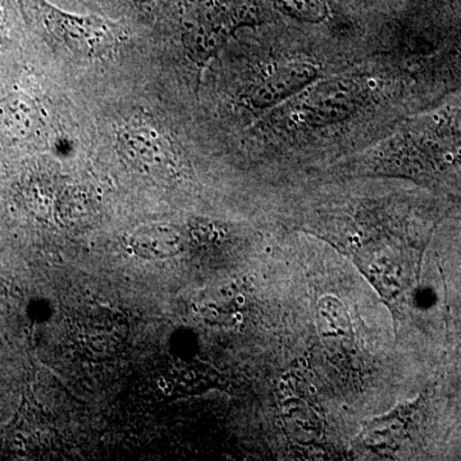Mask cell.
Masks as SVG:
<instances>
[{
  "label": "cell",
  "mask_w": 461,
  "mask_h": 461,
  "mask_svg": "<svg viewBox=\"0 0 461 461\" xmlns=\"http://www.w3.org/2000/svg\"><path fill=\"white\" fill-rule=\"evenodd\" d=\"M27 29L83 57H103L126 38L121 23L98 14H69L48 0H20Z\"/></svg>",
  "instance_id": "1"
},
{
  "label": "cell",
  "mask_w": 461,
  "mask_h": 461,
  "mask_svg": "<svg viewBox=\"0 0 461 461\" xmlns=\"http://www.w3.org/2000/svg\"><path fill=\"white\" fill-rule=\"evenodd\" d=\"M280 390L282 391V393H285V391L287 390V384H285V382H281V384H280Z\"/></svg>",
  "instance_id": "12"
},
{
  "label": "cell",
  "mask_w": 461,
  "mask_h": 461,
  "mask_svg": "<svg viewBox=\"0 0 461 461\" xmlns=\"http://www.w3.org/2000/svg\"><path fill=\"white\" fill-rule=\"evenodd\" d=\"M81 5H84L85 7L91 9L94 12L102 11V7H100L98 0H78Z\"/></svg>",
  "instance_id": "10"
},
{
  "label": "cell",
  "mask_w": 461,
  "mask_h": 461,
  "mask_svg": "<svg viewBox=\"0 0 461 461\" xmlns=\"http://www.w3.org/2000/svg\"><path fill=\"white\" fill-rule=\"evenodd\" d=\"M132 250L145 259H162L177 254L182 248V236L175 227L151 224L133 233Z\"/></svg>",
  "instance_id": "5"
},
{
  "label": "cell",
  "mask_w": 461,
  "mask_h": 461,
  "mask_svg": "<svg viewBox=\"0 0 461 461\" xmlns=\"http://www.w3.org/2000/svg\"><path fill=\"white\" fill-rule=\"evenodd\" d=\"M20 21H23L20 0H0V58L5 57Z\"/></svg>",
  "instance_id": "8"
},
{
  "label": "cell",
  "mask_w": 461,
  "mask_h": 461,
  "mask_svg": "<svg viewBox=\"0 0 461 461\" xmlns=\"http://www.w3.org/2000/svg\"><path fill=\"white\" fill-rule=\"evenodd\" d=\"M238 303H239V304H240V305L244 304V303H245V299H244V297H242V296H239V297H238Z\"/></svg>",
  "instance_id": "14"
},
{
  "label": "cell",
  "mask_w": 461,
  "mask_h": 461,
  "mask_svg": "<svg viewBox=\"0 0 461 461\" xmlns=\"http://www.w3.org/2000/svg\"><path fill=\"white\" fill-rule=\"evenodd\" d=\"M273 3L284 14L304 23H318L329 16L326 0H273Z\"/></svg>",
  "instance_id": "7"
},
{
  "label": "cell",
  "mask_w": 461,
  "mask_h": 461,
  "mask_svg": "<svg viewBox=\"0 0 461 461\" xmlns=\"http://www.w3.org/2000/svg\"><path fill=\"white\" fill-rule=\"evenodd\" d=\"M127 332L123 314L105 305L84 306L71 320L72 339L91 357H111L123 344Z\"/></svg>",
  "instance_id": "3"
},
{
  "label": "cell",
  "mask_w": 461,
  "mask_h": 461,
  "mask_svg": "<svg viewBox=\"0 0 461 461\" xmlns=\"http://www.w3.org/2000/svg\"><path fill=\"white\" fill-rule=\"evenodd\" d=\"M299 363L302 364V366H304V368L308 366V360H306L305 357H300Z\"/></svg>",
  "instance_id": "11"
},
{
  "label": "cell",
  "mask_w": 461,
  "mask_h": 461,
  "mask_svg": "<svg viewBox=\"0 0 461 461\" xmlns=\"http://www.w3.org/2000/svg\"><path fill=\"white\" fill-rule=\"evenodd\" d=\"M181 9L182 41L199 67L208 65L239 27L254 23L247 0H182Z\"/></svg>",
  "instance_id": "2"
},
{
  "label": "cell",
  "mask_w": 461,
  "mask_h": 461,
  "mask_svg": "<svg viewBox=\"0 0 461 461\" xmlns=\"http://www.w3.org/2000/svg\"><path fill=\"white\" fill-rule=\"evenodd\" d=\"M309 391H311L312 395H315V393H317V388H315L313 384H312V386H309Z\"/></svg>",
  "instance_id": "13"
},
{
  "label": "cell",
  "mask_w": 461,
  "mask_h": 461,
  "mask_svg": "<svg viewBox=\"0 0 461 461\" xmlns=\"http://www.w3.org/2000/svg\"><path fill=\"white\" fill-rule=\"evenodd\" d=\"M130 8L140 16L154 18L165 7L167 0H123Z\"/></svg>",
  "instance_id": "9"
},
{
  "label": "cell",
  "mask_w": 461,
  "mask_h": 461,
  "mask_svg": "<svg viewBox=\"0 0 461 461\" xmlns=\"http://www.w3.org/2000/svg\"><path fill=\"white\" fill-rule=\"evenodd\" d=\"M317 76L318 68L312 63L296 60L276 67L251 90V105L258 109L275 107L313 83Z\"/></svg>",
  "instance_id": "4"
},
{
  "label": "cell",
  "mask_w": 461,
  "mask_h": 461,
  "mask_svg": "<svg viewBox=\"0 0 461 461\" xmlns=\"http://www.w3.org/2000/svg\"><path fill=\"white\" fill-rule=\"evenodd\" d=\"M121 144L136 159L142 162H160L167 156L165 142L154 130L148 127H130L121 133Z\"/></svg>",
  "instance_id": "6"
}]
</instances>
